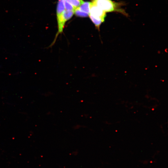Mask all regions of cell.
Masks as SVG:
<instances>
[{"instance_id": "obj_1", "label": "cell", "mask_w": 168, "mask_h": 168, "mask_svg": "<svg viewBox=\"0 0 168 168\" xmlns=\"http://www.w3.org/2000/svg\"><path fill=\"white\" fill-rule=\"evenodd\" d=\"M91 2L106 13L116 12L127 15L124 10L121 8L120 3L112 0H92Z\"/></svg>"}, {"instance_id": "obj_2", "label": "cell", "mask_w": 168, "mask_h": 168, "mask_svg": "<svg viewBox=\"0 0 168 168\" xmlns=\"http://www.w3.org/2000/svg\"><path fill=\"white\" fill-rule=\"evenodd\" d=\"M89 14L94 18L103 22L106 16V13L102 10L92 2H90Z\"/></svg>"}, {"instance_id": "obj_3", "label": "cell", "mask_w": 168, "mask_h": 168, "mask_svg": "<svg viewBox=\"0 0 168 168\" xmlns=\"http://www.w3.org/2000/svg\"><path fill=\"white\" fill-rule=\"evenodd\" d=\"M90 2H84L78 8L81 11L89 14Z\"/></svg>"}, {"instance_id": "obj_4", "label": "cell", "mask_w": 168, "mask_h": 168, "mask_svg": "<svg viewBox=\"0 0 168 168\" xmlns=\"http://www.w3.org/2000/svg\"><path fill=\"white\" fill-rule=\"evenodd\" d=\"M75 9L79 7L84 2L83 0H66Z\"/></svg>"}, {"instance_id": "obj_5", "label": "cell", "mask_w": 168, "mask_h": 168, "mask_svg": "<svg viewBox=\"0 0 168 168\" xmlns=\"http://www.w3.org/2000/svg\"><path fill=\"white\" fill-rule=\"evenodd\" d=\"M89 16L91 21L94 24L96 28L99 30L100 25L102 23H103V22L100 20L95 18L90 14H89Z\"/></svg>"}, {"instance_id": "obj_6", "label": "cell", "mask_w": 168, "mask_h": 168, "mask_svg": "<svg viewBox=\"0 0 168 168\" xmlns=\"http://www.w3.org/2000/svg\"><path fill=\"white\" fill-rule=\"evenodd\" d=\"M74 13L76 16L81 17H87L89 16V14L81 11L78 7L75 9Z\"/></svg>"}, {"instance_id": "obj_7", "label": "cell", "mask_w": 168, "mask_h": 168, "mask_svg": "<svg viewBox=\"0 0 168 168\" xmlns=\"http://www.w3.org/2000/svg\"><path fill=\"white\" fill-rule=\"evenodd\" d=\"M63 3L65 9L68 10L74 11L75 9L74 7L66 0H63Z\"/></svg>"}]
</instances>
